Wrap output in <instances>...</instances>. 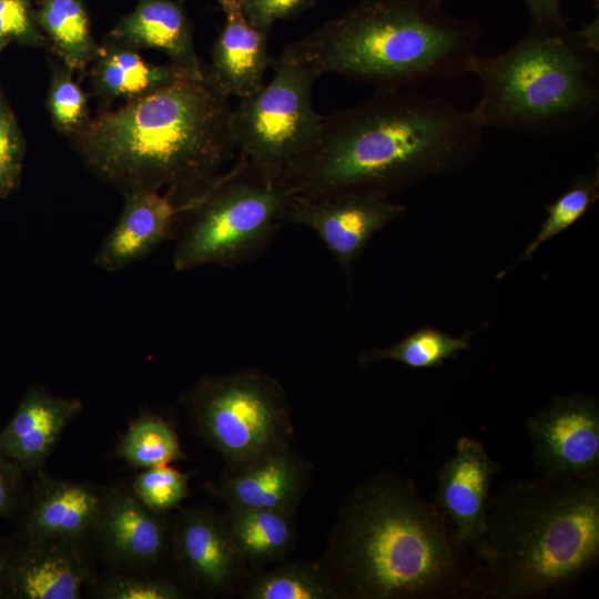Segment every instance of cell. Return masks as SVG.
Returning a JSON list of instances; mask_svg holds the SVG:
<instances>
[{
    "mask_svg": "<svg viewBox=\"0 0 599 599\" xmlns=\"http://www.w3.org/2000/svg\"><path fill=\"white\" fill-rule=\"evenodd\" d=\"M10 544L11 542L0 540V598H6L4 578H6L8 556L10 551Z\"/></svg>",
    "mask_w": 599,
    "mask_h": 599,
    "instance_id": "obj_37",
    "label": "cell"
},
{
    "mask_svg": "<svg viewBox=\"0 0 599 599\" xmlns=\"http://www.w3.org/2000/svg\"><path fill=\"white\" fill-rule=\"evenodd\" d=\"M246 599H341L319 561H281L250 576L241 590Z\"/></svg>",
    "mask_w": 599,
    "mask_h": 599,
    "instance_id": "obj_25",
    "label": "cell"
},
{
    "mask_svg": "<svg viewBox=\"0 0 599 599\" xmlns=\"http://www.w3.org/2000/svg\"><path fill=\"white\" fill-rule=\"evenodd\" d=\"M106 599H179L183 592L173 583L144 577L116 576L100 590Z\"/></svg>",
    "mask_w": 599,
    "mask_h": 599,
    "instance_id": "obj_33",
    "label": "cell"
},
{
    "mask_svg": "<svg viewBox=\"0 0 599 599\" xmlns=\"http://www.w3.org/2000/svg\"><path fill=\"white\" fill-rule=\"evenodd\" d=\"M311 475L309 463L287 448L230 471L216 491L227 506L295 514L308 490Z\"/></svg>",
    "mask_w": 599,
    "mask_h": 599,
    "instance_id": "obj_18",
    "label": "cell"
},
{
    "mask_svg": "<svg viewBox=\"0 0 599 599\" xmlns=\"http://www.w3.org/2000/svg\"><path fill=\"white\" fill-rule=\"evenodd\" d=\"M224 516L233 544L246 565L285 560L296 541L294 512L227 506Z\"/></svg>",
    "mask_w": 599,
    "mask_h": 599,
    "instance_id": "obj_22",
    "label": "cell"
},
{
    "mask_svg": "<svg viewBox=\"0 0 599 599\" xmlns=\"http://www.w3.org/2000/svg\"><path fill=\"white\" fill-rule=\"evenodd\" d=\"M93 61L92 87L104 100H132L182 74H189L173 64H152L133 48L114 41L99 47Z\"/></svg>",
    "mask_w": 599,
    "mask_h": 599,
    "instance_id": "obj_23",
    "label": "cell"
},
{
    "mask_svg": "<svg viewBox=\"0 0 599 599\" xmlns=\"http://www.w3.org/2000/svg\"><path fill=\"white\" fill-rule=\"evenodd\" d=\"M231 111L206 77L182 74L99 114L73 138L88 165L124 194L166 187L186 210L234 155Z\"/></svg>",
    "mask_w": 599,
    "mask_h": 599,
    "instance_id": "obj_3",
    "label": "cell"
},
{
    "mask_svg": "<svg viewBox=\"0 0 599 599\" xmlns=\"http://www.w3.org/2000/svg\"><path fill=\"white\" fill-rule=\"evenodd\" d=\"M162 515L141 502L131 489L105 490L94 532L114 561L153 566L167 548L169 527Z\"/></svg>",
    "mask_w": 599,
    "mask_h": 599,
    "instance_id": "obj_17",
    "label": "cell"
},
{
    "mask_svg": "<svg viewBox=\"0 0 599 599\" xmlns=\"http://www.w3.org/2000/svg\"><path fill=\"white\" fill-rule=\"evenodd\" d=\"M23 154L21 132L7 103L0 97V195L18 183Z\"/></svg>",
    "mask_w": 599,
    "mask_h": 599,
    "instance_id": "obj_31",
    "label": "cell"
},
{
    "mask_svg": "<svg viewBox=\"0 0 599 599\" xmlns=\"http://www.w3.org/2000/svg\"><path fill=\"white\" fill-rule=\"evenodd\" d=\"M532 23L567 24V17L561 10V0H525Z\"/></svg>",
    "mask_w": 599,
    "mask_h": 599,
    "instance_id": "obj_36",
    "label": "cell"
},
{
    "mask_svg": "<svg viewBox=\"0 0 599 599\" xmlns=\"http://www.w3.org/2000/svg\"><path fill=\"white\" fill-rule=\"evenodd\" d=\"M481 32L477 21L447 14L438 0H362L282 54L317 77L337 73L375 91H397L463 79Z\"/></svg>",
    "mask_w": 599,
    "mask_h": 599,
    "instance_id": "obj_5",
    "label": "cell"
},
{
    "mask_svg": "<svg viewBox=\"0 0 599 599\" xmlns=\"http://www.w3.org/2000/svg\"><path fill=\"white\" fill-rule=\"evenodd\" d=\"M0 39L44 45L47 38L34 18L30 0H0Z\"/></svg>",
    "mask_w": 599,
    "mask_h": 599,
    "instance_id": "obj_32",
    "label": "cell"
},
{
    "mask_svg": "<svg viewBox=\"0 0 599 599\" xmlns=\"http://www.w3.org/2000/svg\"><path fill=\"white\" fill-rule=\"evenodd\" d=\"M184 211L169 193H126L122 213L102 242L95 264L115 272L144 257L170 235L177 215Z\"/></svg>",
    "mask_w": 599,
    "mask_h": 599,
    "instance_id": "obj_19",
    "label": "cell"
},
{
    "mask_svg": "<svg viewBox=\"0 0 599 599\" xmlns=\"http://www.w3.org/2000/svg\"><path fill=\"white\" fill-rule=\"evenodd\" d=\"M189 476L167 465L145 468L132 483V493L150 509L165 512L187 496Z\"/></svg>",
    "mask_w": 599,
    "mask_h": 599,
    "instance_id": "obj_30",
    "label": "cell"
},
{
    "mask_svg": "<svg viewBox=\"0 0 599 599\" xmlns=\"http://www.w3.org/2000/svg\"><path fill=\"white\" fill-rule=\"evenodd\" d=\"M471 336V332L454 337L434 327H423L394 345L363 352L358 361L362 364L394 361L419 369L439 367L447 359L468 349Z\"/></svg>",
    "mask_w": 599,
    "mask_h": 599,
    "instance_id": "obj_26",
    "label": "cell"
},
{
    "mask_svg": "<svg viewBox=\"0 0 599 599\" xmlns=\"http://www.w3.org/2000/svg\"><path fill=\"white\" fill-rule=\"evenodd\" d=\"M598 197V171L591 175L577 176L565 193L547 205V216L521 258H530L542 243L570 227L597 202Z\"/></svg>",
    "mask_w": 599,
    "mask_h": 599,
    "instance_id": "obj_28",
    "label": "cell"
},
{
    "mask_svg": "<svg viewBox=\"0 0 599 599\" xmlns=\"http://www.w3.org/2000/svg\"><path fill=\"white\" fill-rule=\"evenodd\" d=\"M252 26L270 33L277 20L293 19L315 4V0H241Z\"/></svg>",
    "mask_w": 599,
    "mask_h": 599,
    "instance_id": "obj_34",
    "label": "cell"
},
{
    "mask_svg": "<svg viewBox=\"0 0 599 599\" xmlns=\"http://www.w3.org/2000/svg\"><path fill=\"white\" fill-rule=\"evenodd\" d=\"M22 469L0 453V517L11 516L22 500Z\"/></svg>",
    "mask_w": 599,
    "mask_h": 599,
    "instance_id": "obj_35",
    "label": "cell"
},
{
    "mask_svg": "<svg viewBox=\"0 0 599 599\" xmlns=\"http://www.w3.org/2000/svg\"><path fill=\"white\" fill-rule=\"evenodd\" d=\"M291 195L267 184L243 155L187 211L192 219L174 252L173 265L236 266L258 254L284 224Z\"/></svg>",
    "mask_w": 599,
    "mask_h": 599,
    "instance_id": "obj_7",
    "label": "cell"
},
{
    "mask_svg": "<svg viewBox=\"0 0 599 599\" xmlns=\"http://www.w3.org/2000/svg\"><path fill=\"white\" fill-rule=\"evenodd\" d=\"M72 73L67 65L53 68L48 110L59 131L75 136L90 120L87 97L72 79Z\"/></svg>",
    "mask_w": 599,
    "mask_h": 599,
    "instance_id": "obj_29",
    "label": "cell"
},
{
    "mask_svg": "<svg viewBox=\"0 0 599 599\" xmlns=\"http://www.w3.org/2000/svg\"><path fill=\"white\" fill-rule=\"evenodd\" d=\"M438 1H443V0H438Z\"/></svg>",
    "mask_w": 599,
    "mask_h": 599,
    "instance_id": "obj_39",
    "label": "cell"
},
{
    "mask_svg": "<svg viewBox=\"0 0 599 599\" xmlns=\"http://www.w3.org/2000/svg\"><path fill=\"white\" fill-rule=\"evenodd\" d=\"M105 490L38 475L30 491L22 538L77 547L95 531Z\"/></svg>",
    "mask_w": 599,
    "mask_h": 599,
    "instance_id": "obj_14",
    "label": "cell"
},
{
    "mask_svg": "<svg viewBox=\"0 0 599 599\" xmlns=\"http://www.w3.org/2000/svg\"><path fill=\"white\" fill-rule=\"evenodd\" d=\"M484 598L527 599L567 589L599 558V476L514 481L490 496L473 550Z\"/></svg>",
    "mask_w": 599,
    "mask_h": 599,
    "instance_id": "obj_4",
    "label": "cell"
},
{
    "mask_svg": "<svg viewBox=\"0 0 599 599\" xmlns=\"http://www.w3.org/2000/svg\"><path fill=\"white\" fill-rule=\"evenodd\" d=\"M319 562L341 599L484 598L473 551L415 481L393 470L347 493Z\"/></svg>",
    "mask_w": 599,
    "mask_h": 599,
    "instance_id": "obj_2",
    "label": "cell"
},
{
    "mask_svg": "<svg viewBox=\"0 0 599 599\" xmlns=\"http://www.w3.org/2000/svg\"><path fill=\"white\" fill-rule=\"evenodd\" d=\"M34 18L71 71L82 70L95 59L99 45L82 0H42Z\"/></svg>",
    "mask_w": 599,
    "mask_h": 599,
    "instance_id": "obj_24",
    "label": "cell"
},
{
    "mask_svg": "<svg viewBox=\"0 0 599 599\" xmlns=\"http://www.w3.org/2000/svg\"><path fill=\"white\" fill-rule=\"evenodd\" d=\"M499 471L483 443L467 436L457 439L454 455L437 469L433 501L471 551L484 534L491 484Z\"/></svg>",
    "mask_w": 599,
    "mask_h": 599,
    "instance_id": "obj_12",
    "label": "cell"
},
{
    "mask_svg": "<svg viewBox=\"0 0 599 599\" xmlns=\"http://www.w3.org/2000/svg\"><path fill=\"white\" fill-rule=\"evenodd\" d=\"M484 130L473 111L441 98L375 91L357 105L323 116L313 143L277 185L307 200L345 193L388 196L470 163Z\"/></svg>",
    "mask_w": 599,
    "mask_h": 599,
    "instance_id": "obj_1",
    "label": "cell"
},
{
    "mask_svg": "<svg viewBox=\"0 0 599 599\" xmlns=\"http://www.w3.org/2000/svg\"><path fill=\"white\" fill-rule=\"evenodd\" d=\"M171 539L183 575L195 587L210 593H230L244 578L246 564L224 517L204 508L184 510Z\"/></svg>",
    "mask_w": 599,
    "mask_h": 599,
    "instance_id": "obj_13",
    "label": "cell"
},
{
    "mask_svg": "<svg viewBox=\"0 0 599 599\" xmlns=\"http://www.w3.org/2000/svg\"><path fill=\"white\" fill-rule=\"evenodd\" d=\"M111 41L130 48L162 51L172 64L195 78H204L193 43V31L183 4L175 0H139L110 33Z\"/></svg>",
    "mask_w": 599,
    "mask_h": 599,
    "instance_id": "obj_21",
    "label": "cell"
},
{
    "mask_svg": "<svg viewBox=\"0 0 599 599\" xmlns=\"http://www.w3.org/2000/svg\"><path fill=\"white\" fill-rule=\"evenodd\" d=\"M8 43H9V42H7V41L0 39V53H1V51L3 50V48H4Z\"/></svg>",
    "mask_w": 599,
    "mask_h": 599,
    "instance_id": "obj_38",
    "label": "cell"
},
{
    "mask_svg": "<svg viewBox=\"0 0 599 599\" xmlns=\"http://www.w3.org/2000/svg\"><path fill=\"white\" fill-rule=\"evenodd\" d=\"M81 409L79 399L57 397L42 388L30 389L0 432V453L22 470L38 469Z\"/></svg>",
    "mask_w": 599,
    "mask_h": 599,
    "instance_id": "obj_20",
    "label": "cell"
},
{
    "mask_svg": "<svg viewBox=\"0 0 599 599\" xmlns=\"http://www.w3.org/2000/svg\"><path fill=\"white\" fill-rule=\"evenodd\" d=\"M272 68L271 82L232 108L231 131L241 155L267 184L277 185L313 143L323 115L312 103L318 78L312 69L283 54Z\"/></svg>",
    "mask_w": 599,
    "mask_h": 599,
    "instance_id": "obj_9",
    "label": "cell"
},
{
    "mask_svg": "<svg viewBox=\"0 0 599 599\" xmlns=\"http://www.w3.org/2000/svg\"><path fill=\"white\" fill-rule=\"evenodd\" d=\"M405 210V205L376 194L345 193L318 200L291 195L284 224L314 231L348 275L373 235Z\"/></svg>",
    "mask_w": 599,
    "mask_h": 599,
    "instance_id": "obj_11",
    "label": "cell"
},
{
    "mask_svg": "<svg viewBox=\"0 0 599 599\" xmlns=\"http://www.w3.org/2000/svg\"><path fill=\"white\" fill-rule=\"evenodd\" d=\"M120 454L129 464L144 469L183 457L174 429L156 416H143L129 428L122 438Z\"/></svg>",
    "mask_w": 599,
    "mask_h": 599,
    "instance_id": "obj_27",
    "label": "cell"
},
{
    "mask_svg": "<svg viewBox=\"0 0 599 599\" xmlns=\"http://www.w3.org/2000/svg\"><path fill=\"white\" fill-rule=\"evenodd\" d=\"M469 73L480 82L471 111L484 129L551 135L585 126L599 112L598 18L581 30L532 23L508 50L476 54Z\"/></svg>",
    "mask_w": 599,
    "mask_h": 599,
    "instance_id": "obj_6",
    "label": "cell"
},
{
    "mask_svg": "<svg viewBox=\"0 0 599 599\" xmlns=\"http://www.w3.org/2000/svg\"><path fill=\"white\" fill-rule=\"evenodd\" d=\"M88 578L73 546L23 538L10 544L6 598L78 599Z\"/></svg>",
    "mask_w": 599,
    "mask_h": 599,
    "instance_id": "obj_16",
    "label": "cell"
},
{
    "mask_svg": "<svg viewBox=\"0 0 599 599\" xmlns=\"http://www.w3.org/2000/svg\"><path fill=\"white\" fill-rule=\"evenodd\" d=\"M526 429L540 475L591 476L599 469V400L573 393L554 398Z\"/></svg>",
    "mask_w": 599,
    "mask_h": 599,
    "instance_id": "obj_10",
    "label": "cell"
},
{
    "mask_svg": "<svg viewBox=\"0 0 599 599\" xmlns=\"http://www.w3.org/2000/svg\"><path fill=\"white\" fill-rule=\"evenodd\" d=\"M224 26L211 50L207 81L224 97L244 98L264 85V74L275 60L268 53V33L252 26L241 0H219Z\"/></svg>",
    "mask_w": 599,
    "mask_h": 599,
    "instance_id": "obj_15",
    "label": "cell"
},
{
    "mask_svg": "<svg viewBox=\"0 0 599 599\" xmlns=\"http://www.w3.org/2000/svg\"><path fill=\"white\" fill-rule=\"evenodd\" d=\"M193 423L230 471L291 448L292 409L282 384L257 369L201 378L184 396Z\"/></svg>",
    "mask_w": 599,
    "mask_h": 599,
    "instance_id": "obj_8",
    "label": "cell"
}]
</instances>
